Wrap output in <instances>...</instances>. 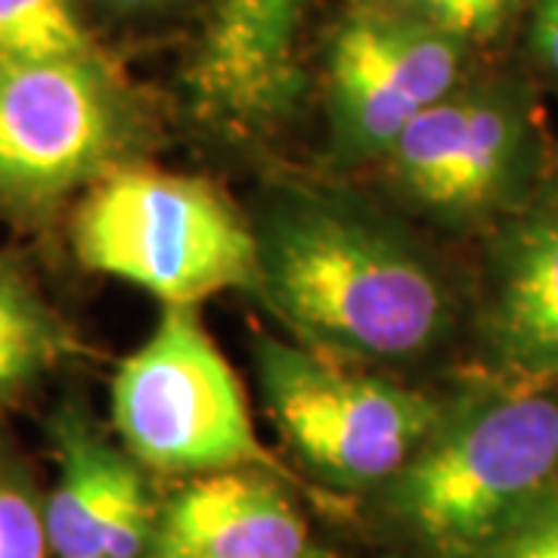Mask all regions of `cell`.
I'll use <instances>...</instances> for the list:
<instances>
[{"label": "cell", "mask_w": 558, "mask_h": 558, "mask_svg": "<svg viewBox=\"0 0 558 558\" xmlns=\"http://www.w3.org/2000/svg\"><path fill=\"white\" fill-rule=\"evenodd\" d=\"M531 47L539 65L558 81V0H537L531 22Z\"/></svg>", "instance_id": "ac0fdd59"}, {"label": "cell", "mask_w": 558, "mask_h": 558, "mask_svg": "<svg viewBox=\"0 0 558 558\" xmlns=\"http://www.w3.org/2000/svg\"><path fill=\"white\" fill-rule=\"evenodd\" d=\"M65 351V332L25 279L0 260V400L38 379Z\"/></svg>", "instance_id": "4fadbf2b"}, {"label": "cell", "mask_w": 558, "mask_h": 558, "mask_svg": "<svg viewBox=\"0 0 558 558\" xmlns=\"http://www.w3.org/2000/svg\"><path fill=\"white\" fill-rule=\"evenodd\" d=\"M97 57L75 0H0V65Z\"/></svg>", "instance_id": "5bb4252c"}, {"label": "cell", "mask_w": 558, "mask_h": 558, "mask_svg": "<svg viewBox=\"0 0 558 558\" xmlns=\"http://www.w3.org/2000/svg\"><path fill=\"white\" fill-rule=\"evenodd\" d=\"M258 286L301 336L351 357L400 360L440 339L450 304L403 242L336 208H292L258 236Z\"/></svg>", "instance_id": "6da1fadb"}, {"label": "cell", "mask_w": 558, "mask_h": 558, "mask_svg": "<svg viewBox=\"0 0 558 558\" xmlns=\"http://www.w3.org/2000/svg\"><path fill=\"white\" fill-rule=\"evenodd\" d=\"M369 3H385V0H369Z\"/></svg>", "instance_id": "ffe728a7"}, {"label": "cell", "mask_w": 558, "mask_h": 558, "mask_svg": "<svg viewBox=\"0 0 558 558\" xmlns=\"http://www.w3.org/2000/svg\"><path fill=\"white\" fill-rule=\"evenodd\" d=\"M388 153L416 199L450 215H478L519 193L531 131L512 97L453 90L410 121Z\"/></svg>", "instance_id": "ba28073f"}, {"label": "cell", "mask_w": 558, "mask_h": 558, "mask_svg": "<svg viewBox=\"0 0 558 558\" xmlns=\"http://www.w3.org/2000/svg\"><path fill=\"white\" fill-rule=\"evenodd\" d=\"M487 341L519 388L558 381V208L506 233L487 304Z\"/></svg>", "instance_id": "7c38bea8"}, {"label": "cell", "mask_w": 558, "mask_h": 558, "mask_svg": "<svg viewBox=\"0 0 558 558\" xmlns=\"http://www.w3.org/2000/svg\"><path fill=\"white\" fill-rule=\"evenodd\" d=\"M307 7L311 0H215L196 60L202 100L233 121L279 112L299 78L295 47Z\"/></svg>", "instance_id": "30bf717a"}, {"label": "cell", "mask_w": 558, "mask_h": 558, "mask_svg": "<svg viewBox=\"0 0 558 558\" xmlns=\"http://www.w3.org/2000/svg\"><path fill=\"white\" fill-rule=\"evenodd\" d=\"M497 558H558V497H539L497 539Z\"/></svg>", "instance_id": "e0dca14e"}, {"label": "cell", "mask_w": 558, "mask_h": 558, "mask_svg": "<svg viewBox=\"0 0 558 558\" xmlns=\"http://www.w3.org/2000/svg\"><path fill=\"white\" fill-rule=\"evenodd\" d=\"M81 267L131 282L165 307H196L258 286V233L208 183L149 168H112L72 220Z\"/></svg>", "instance_id": "7a4b0ae2"}, {"label": "cell", "mask_w": 558, "mask_h": 558, "mask_svg": "<svg viewBox=\"0 0 558 558\" xmlns=\"http://www.w3.org/2000/svg\"><path fill=\"white\" fill-rule=\"evenodd\" d=\"M558 475V398L512 388L435 428L403 465L398 509L444 553H469L531 509Z\"/></svg>", "instance_id": "3957f363"}, {"label": "cell", "mask_w": 558, "mask_h": 558, "mask_svg": "<svg viewBox=\"0 0 558 558\" xmlns=\"http://www.w3.org/2000/svg\"><path fill=\"white\" fill-rule=\"evenodd\" d=\"M112 425L131 457L171 475L270 462L240 379L193 307H165L156 332L121 360Z\"/></svg>", "instance_id": "277c9868"}, {"label": "cell", "mask_w": 558, "mask_h": 558, "mask_svg": "<svg viewBox=\"0 0 558 558\" xmlns=\"http://www.w3.org/2000/svg\"><path fill=\"white\" fill-rule=\"evenodd\" d=\"M121 140V90L100 53L0 65V208L35 215L94 186Z\"/></svg>", "instance_id": "5b68a950"}, {"label": "cell", "mask_w": 558, "mask_h": 558, "mask_svg": "<svg viewBox=\"0 0 558 558\" xmlns=\"http://www.w3.org/2000/svg\"><path fill=\"white\" fill-rule=\"evenodd\" d=\"M47 519L28 481L0 462V558H47Z\"/></svg>", "instance_id": "9a60e30c"}, {"label": "cell", "mask_w": 558, "mask_h": 558, "mask_svg": "<svg viewBox=\"0 0 558 558\" xmlns=\"http://www.w3.org/2000/svg\"><path fill=\"white\" fill-rule=\"evenodd\" d=\"M465 40L422 16L366 10L329 50V94L341 137L391 149L410 121L457 90Z\"/></svg>", "instance_id": "52a82bcc"}, {"label": "cell", "mask_w": 558, "mask_h": 558, "mask_svg": "<svg viewBox=\"0 0 558 558\" xmlns=\"http://www.w3.org/2000/svg\"><path fill=\"white\" fill-rule=\"evenodd\" d=\"M161 558H307V524L274 481L245 469L196 475L159 527Z\"/></svg>", "instance_id": "8fae6325"}, {"label": "cell", "mask_w": 558, "mask_h": 558, "mask_svg": "<svg viewBox=\"0 0 558 558\" xmlns=\"http://www.w3.org/2000/svg\"><path fill=\"white\" fill-rule=\"evenodd\" d=\"M258 376L282 438L339 481L366 484L403 472L438 428L432 398L282 341H260Z\"/></svg>", "instance_id": "8992f818"}, {"label": "cell", "mask_w": 558, "mask_h": 558, "mask_svg": "<svg viewBox=\"0 0 558 558\" xmlns=\"http://www.w3.org/2000/svg\"><path fill=\"white\" fill-rule=\"evenodd\" d=\"M422 20L459 40L494 38L519 0H413Z\"/></svg>", "instance_id": "2e32d148"}, {"label": "cell", "mask_w": 558, "mask_h": 558, "mask_svg": "<svg viewBox=\"0 0 558 558\" xmlns=\"http://www.w3.org/2000/svg\"><path fill=\"white\" fill-rule=\"evenodd\" d=\"M60 481L44 506L57 558H137L149 539L153 509L137 465L72 410L53 425Z\"/></svg>", "instance_id": "9c48e42d"}, {"label": "cell", "mask_w": 558, "mask_h": 558, "mask_svg": "<svg viewBox=\"0 0 558 558\" xmlns=\"http://www.w3.org/2000/svg\"><path fill=\"white\" fill-rule=\"evenodd\" d=\"M102 3L112 10H124V13H143V10H156L168 0H102Z\"/></svg>", "instance_id": "d6986e66"}]
</instances>
